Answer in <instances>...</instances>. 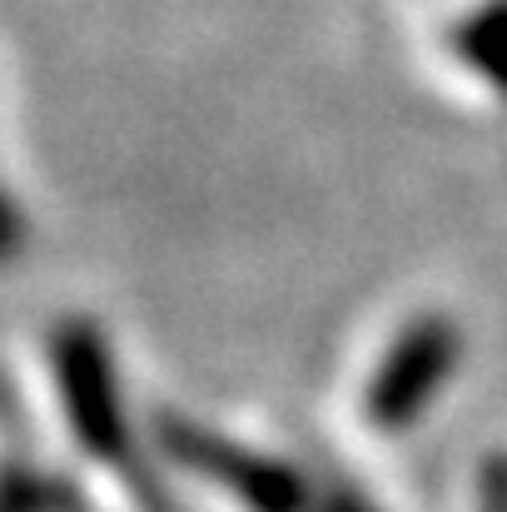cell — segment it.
<instances>
[{"instance_id":"6da1fadb","label":"cell","mask_w":507,"mask_h":512,"mask_svg":"<svg viewBox=\"0 0 507 512\" xmlns=\"http://www.w3.org/2000/svg\"><path fill=\"white\" fill-rule=\"evenodd\" d=\"M463 363V329L448 314H418L398 329L363 388V423L383 438L408 433Z\"/></svg>"},{"instance_id":"7a4b0ae2","label":"cell","mask_w":507,"mask_h":512,"mask_svg":"<svg viewBox=\"0 0 507 512\" xmlns=\"http://www.w3.org/2000/svg\"><path fill=\"white\" fill-rule=\"evenodd\" d=\"M50 363L60 383V408L70 418V433L80 448L120 473L130 468V428H125V403H120V378L110 363V343L95 324L70 319L50 339Z\"/></svg>"},{"instance_id":"3957f363","label":"cell","mask_w":507,"mask_h":512,"mask_svg":"<svg viewBox=\"0 0 507 512\" xmlns=\"http://www.w3.org/2000/svg\"><path fill=\"white\" fill-rule=\"evenodd\" d=\"M165 453L194 478H209L219 493H229L244 512H319V498L309 478L269 453H254L234 438H219L189 418H165L160 423Z\"/></svg>"},{"instance_id":"277c9868","label":"cell","mask_w":507,"mask_h":512,"mask_svg":"<svg viewBox=\"0 0 507 512\" xmlns=\"http://www.w3.org/2000/svg\"><path fill=\"white\" fill-rule=\"evenodd\" d=\"M453 50L478 80H488L498 95H507V0H488L468 20H458Z\"/></svg>"},{"instance_id":"5b68a950","label":"cell","mask_w":507,"mask_h":512,"mask_svg":"<svg viewBox=\"0 0 507 512\" xmlns=\"http://www.w3.org/2000/svg\"><path fill=\"white\" fill-rule=\"evenodd\" d=\"M65 488L30 473V468H0V512H65Z\"/></svg>"},{"instance_id":"8992f818","label":"cell","mask_w":507,"mask_h":512,"mask_svg":"<svg viewBox=\"0 0 507 512\" xmlns=\"http://www.w3.org/2000/svg\"><path fill=\"white\" fill-rule=\"evenodd\" d=\"M478 512H507V453L483 458V473H478Z\"/></svg>"},{"instance_id":"52a82bcc","label":"cell","mask_w":507,"mask_h":512,"mask_svg":"<svg viewBox=\"0 0 507 512\" xmlns=\"http://www.w3.org/2000/svg\"><path fill=\"white\" fill-rule=\"evenodd\" d=\"M20 239H25V224H20V209L0 194V264L20 254Z\"/></svg>"},{"instance_id":"ba28073f","label":"cell","mask_w":507,"mask_h":512,"mask_svg":"<svg viewBox=\"0 0 507 512\" xmlns=\"http://www.w3.org/2000/svg\"><path fill=\"white\" fill-rule=\"evenodd\" d=\"M319 512H378L368 498H358L353 488H329L324 498H319Z\"/></svg>"}]
</instances>
